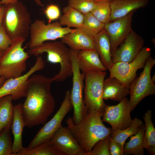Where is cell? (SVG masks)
Listing matches in <instances>:
<instances>
[{
	"label": "cell",
	"instance_id": "cell-1",
	"mask_svg": "<svg viewBox=\"0 0 155 155\" xmlns=\"http://www.w3.org/2000/svg\"><path fill=\"white\" fill-rule=\"evenodd\" d=\"M53 78L33 74L26 86V99L22 104L25 127L31 128L44 124L53 112L55 102L51 92Z\"/></svg>",
	"mask_w": 155,
	"mask_h": 155
},
{
	"label": "cell",
	"instance_id": "cell-2",
	"mask_svg": "<svg viewBox=\"0 0 155 155\" xmlns=\"http://www.w3.org/2000/svg\"><path fill=\"white\" fill-rule=\"evenodd\" d=\"M103 114L97 111L88 110L87 114L78 123H74L71 117L66 120L67 127L84 155L91 151L97 142L111 133V129L106 127L103 123L101 119Z\"/></svg>",
	"mask_w": 155,
	"mask_h": 155
},
{
	"label": "cell",
	"instance_id": "cell-3",
	"mask_svg": "<svg viewBox=\"0 0 155 155\" xmlns=\"http://www.w3.org/2000/svg\"><path fill=\"white\" fill-rule=\"evenodd\" d=\"M70 51L61 41H54L44 42L40 46L30 48L28 53L36 57L46 53L48 62L59 64L60 71L53 78L54 81L62 82L72 75Z\"/></svg>",
	"mask_w": 155,
	"mask_h": 155
},
{
	"label": "cell",
	"instance_id": "cell-4",
	"mask_svg": "<svg viewBox=\"0 0 155 155\" xmlns=\"http://www.w3.org/2000/svg\"><path fill=\"white\" fill-rule=\"evenodd\" d=\"M26 38L18 37L12 40L9 47L4 52L0 61V77L6 79L23 75L26 68L30 54L22 47Z\"/></svg>",
	"mask_w": 155,
	"mask_h": 155
},
{
	"label": "cell",
	"instance_id": "cell-5",
	"mask_svg": "<svg viewBox=\"0 0 155 155\" xmlns=\"http://www.w3.org/2000/svg\"><path fill=\"white\" fill-rule=\"evenodd\" d=\"M4 5L2 24L7 33L12 40L18 37L26 38L30 34L32 22L26 6L19 1Z\"/></svg>",
	"mask_w": 155,
	"mask_h": 155
},
{
	"label": "cell",
	"instance_id": "cell-6",
	"mask_svg": "<svg viewBox=\"0 0 155 155\" xmlns=\"http://www.w3.org/2000/svg\"><path fill=\"white\" fill-rule=\"evenodd\" d=\"M70 50L73 75L72 87L70 94L73 110L72 118L74 123L77 124L85 116L88 110L85 105L83 96L85 75L84 73H81L78 66V51L71 49Z\"/></svg>",
	"mask_w": 155,
	"mask_h": 155
},
{
	"label": "cell",
	"instance_id": "cell-7",
	"mask_svg": "<svg viewBox=\"0 0 155 155\" xmlns=\"http://www.w3.org/2000/svg\"><path fill=\"white\" fill-rule=\"evenodd\" d=\"M105 71H91L85 73L84 102L88 110L97 111L103 114L106 104L102 96Z\"/></svg>",
	"mask_w": 155,
	"mask_h": 155
},
{
	"label": "cell",
	"instance_id": "cell-8",
	"mask_svg": "<svg viewBox=\"0 0 155 155\" xmlns=\"http://www.w3.org/2000/svg\"><path fill=\"white\" fill-rule=\"evenodd\" d=\"M155 64V59L150 57L143 71L139 77L132 81L129 88L130 104L132 111L146 97L155 94V85L151 79V72Z\"/></svg>",
	"mask_w": 155,
	"mask_h": 155
},
{
	"label": "cell",
	"instance_id": "cell-9",
	"mask_svg": "<svg viewBox=\"0 0 155 155\" xmlns=\"http://www.w3.org/2000/svg\"><path fill=\"white\" fill-rule=\"evenodd\" d=\"M62 26L58 21L46 24L44 20H36L30 25L29 48L40 46L47 41L61 38L73 30Z\"/></svg>",
	"mask_w": 155,
	"mask_h": 155
},
{
	"label": "cell",
	"instance_id": "cell-10",
	"mask_svg": "<svg viewBox=\"0 0 155 155\" xmlns=\"http://www.w3.org/2000/svg\"><path fill=\"white\" fill-rule=\"evenodd\" d=\"M151 51L148 47H143L133 60L130 62H118L113 63L108 69L109 77L115 78L129 88L132 81L137 76V71L143 68Z\"/></svg>",
	"mask_w": 155,
	"mask_h": 155
},
{
	"label": "cell",
	"instance_id": "cell-11",
	"mask_svg": "<svg viewBox=\"0 0 155 155\" xmlns=\"http://www.w3.org/2000/svg\"><path fill=\"white\" fill-rule=\"evenodd\" d=\"M70 94V90L66 91L64 99L59 109L53 118L39 130L27 148H33L50 139L59 129L63 119L73 108Z\"/></svg>",
	"mask_w": 155,
	"mask_h": 155
},
{
	"label": "cell",
	"instance_id": "cell-12",
	"mask_svg": "<svg viewBox=\"0 0 155 155\" xmlns=\"http://www.w3.org/2000/svg\"><path fill=\"white\" fill-rule=\"evenodd\" d=\"M44 61L41 56L37 57L34 65L24 74L15 78L5 80L0 87V98L10 95L13 100L16 101L25 97L28 81L33 74L43 69Z\"/></svg>",
	"mask_w": 155,
	"mask_h": 155
},
{
	"label": "cell",
	"instance_id": "cell-13",
	"mask_svg": "<svg viewBox=\"0 0 155 155\" xmlns=\"http://www.w3.org/2000/svg\"><path fill=\"white\" fill-rule=\"evenodd\" d=\"M131 111L129 100L125 97L117 105L106 104L102 121L110 124L112 130L123 129L132 124Z\"/></svg>",
	"mask_w": 155,
	"mask_h": 155
},
{
	"label": "cell",
	"instance_id": "cell-14",
	"mask_svg": "<svg viewBox=\"0 0 155 155\" xmlns=\"http://www.w3.org/2000/svg\"><path fill=\"white\" fill-rule=\"evenodd\" d=\"M144 42L143 38L132 29L112 53L113 63L132 61L143 47Z\"/></svg>",
	"mask_w": 155,
	"mask_h": 155
},
{
	"label": "cell",
	"instance_id": "cell-15",
	"mask_svg": "<svg viewBox=\"0 0 155 155\" xmlns=\"http://www.w3.org/2000/svg\"><path fill=\"white\" fill-rule=\"evenodd\" d=\"M135 11H133L125 17L105 24L104 29L110 39L111 54L132 30V17Z\"/></svg>",
	"mask_w": 155,
	"mask_h": 155
},
{
	"label": "cell",
	"instance_id": "cell-16",
	"mask_svg": "<svg viewBox=\"0 0 155 155\" xmlns=\"http://www.w3.org/2000/svg\"><path fill=\"white\" fill-rule=\"evenodd\" d=\"M50 140L61 155H84L67 127L61 125Z\"/></svg>",
	"mask_w": 155,
	"mask_h": 155
},
{
	"label": "cell",
	"instance_id": "cell-17",
	"mask_svg": "<svg viewBox=\"0 0 155 155\" xmlns=\"http://www.w3.org/2000/svg\"><path fill=\"white\" fill-rule=\"evenodd\" d=\"M61 41L75 51L96 50L94 37L86 34L80 28L73 29L61 38Z\"/></svg>",
	"mask_w": 155,
	"mask_h": 155
},
{
	"label": "cell",
	"instance_id": "cell-18",
	"mask_svg": "<svg viewBox=\"0 0 155 155\" xmlns=\"http://www.w3.org/2000/svg\"><path fill=\"white\" fill-rule=\"evenodd\" d=\"M149 2V0H114L110 2V22L125 17L133 11L145 7Z\"/></svg>",
	"mask_w": 155,
	"mask_h": 155
},
{
	"label": "cell",
	"instance_id": "cell-19",
	"mask_svg": "<svg viewBox=\"0 0 155 155\" xmlns=\"http://www.w3.org/2000/svg\"><path fill=\"white\" fill-rule=\"evenodd\" d=\"M129 92V88L115 78L109 77L104 80L102 95L104 100L120 102Z\"/></svg>",
	"mask_w": 155,
	"mask_h": 155
},
{
	"label": "cell",
	"instance_id": "cell-20",
	"mask_svg": "<svg viewBox=\"0 0 155 155\" xmlns=\"http://www.w3.org/2000/svg\"><path fill=\"white\" fill-rule=\"evenodd\" d=\"M78 61L79 69L84 74L88 71H104L107 70L96 50L78 51Z\"/></svg>",
	"mask_w": 155,
	"mask_h": 155
},
{
	"label": "cell",
	"instance_id": "cell-21",
	"mask_svg": "<svg viewBox=\"0 0 155 155\" xmlns=\"http://www.w3.org/2000/svg\"><path fill=\"white\" fill-rule=\"evenodd\" d=\"M22 104L19 103L13 106V116L11 127L14 138L12 148L13 155H16L23 147L22 134L25 124L22 113Z\"/></svg>",
	"mask_w": 155,
	"mask_h": 155
},
{
	"label": "cell",
	"instance_id": "cell-22",
	"mask_svg": "<svg viewBox=\"0 0 155 155\" xmlns=\"http://www.w3.org/2000/svg\"><path fill=\"white\" fill-rule=\"evenodd\" d=\"M96 51L103 64L107 69L112 66L111 44L109 36L104 29L94 37Z\"/></svg>",
	"mask_w": 155,
	"mask_h": 155
},
{
	"label": "cell",
	"instance_id": "cell-23",
	"mask_svg": "<svg viewBox=\"0 0 155 155\" xmlns=\"http://www.w3.org/2000/svg\"><path fill=\"white\" fill-rule=\"evenodd\" d=\"M63 14L59 19L62 26L69 28H81L83 25L85 15L68 5L63 8Z\"/></svg>",
	"mask_w": 155,
	"mask_h": 155
},
{
	"label": "cell",
	"instance_id": "cell-24",
	"mask_svg": "<svg viewBox=\"0 0 155 155\" xmlns=\"http://www.w3.org/2000/svg\"><path fill=\"white\" fill-rule=\"evenodd\" d=\"M12 101L10 95L0 98V133L4 129H11L14 113Z\"/></svg>",
	"mask_w": 155,
	"mask_h": 155
},
{
	"label": "cell",
	"instance_id": "cell-25",
	"mask_svg": "<svg viewBox=\"0 0 155 155\" xmlns=\"http://www.w3.org/2000/svg\"><path fill=\"white\" fill-rule=\"evenodd\" d=\"M152 111L148 110L143 117L145 123L143 147L150 153L155 154V128L152 119Z\"/></svg>",
	"mask_w": 155,
	"mask_h": 155
},
{
	"label": "cell",
	"instance_id": "cell-26",
	"mask_svg": "<svg viewBox=\"0 0 155 155\" xmlns=\"http://www.w3.org/2000/svg\"><path fill=\"white\" fill-rule=\"evenodd\" d=\"M143 124V122L140 119L135 117L133 119L131 125L128 128L123 129L111 130L110 135V138L119 144L123 148L126 140L129 137L135 134Z\"/></svg>",
	"mask_w": 155,
	"mask_h": 155
},
{
	"label": "cell",
	"instance_id": "cell-27",
	"mask_svg": "<svg viewBox=\"0 0 155 155\" xmlns=\"http://www.w3.org/2000/svg\"><path fill=\"white\" fill-rule=\"evenodd\" d=\"M145 130V125L140 128L138 132L130 137L129 141L123 147L124 154L144 155L143 141Z\"/></svg>",
	"mask_w": 155,
	"mask_h": 155
},
{
	"label": "cell",
	"instance_id": "cell-28",
	"mask_svg": "<svg viewBox=\"0 0 155 155\" xmlns=\"http://www.w3.org/2000/svg\"><path fill=\"white\" fill-rule=\"evenodd\" d=\"M16 155H61L50 139L32 148L23 147Z\"/></svg>",
	"mask_w": 155,
	"mask_h": 155
},
{
	"label": "cell",
	"instance_id": "cell-29",
	"mask_svg": "<svg viewBox=\"0 0 155 155\" xmlns=\"http://www.w3.org/2000/svg\"><path fill=\"white\" fill-rule=\"evenodd\" d=\"M104 24L90 12L85 15L83 25L80 28L88 35L94 37L104 29Z\"/></svg>",
	"mask_w": 155,
	"mask_h": 155
},
{
	"label": "cell",
	"instance_id": "cell-30",
	"mask_svg": "<svg viewBox=\"0 0 155 155\" xmlns=\"http://www.w3.org/2000/svg\"><path fill=\"white\" fill-rule=\"evenodd\" d=\"M91 13L101 22L104 24L109 22L111 15L110 2L95 3Z\"/></svg>",
	"mask_w": 155,
	"mask_h": 155
},
{
	"label": "cell",
	"instance_id": "cell-31",
	"mask_svg": "<svg viewBox=\"0 0 155 155\" xmlns=\"http://www.w3.org/2000/svg\"><path fill=\"white\" fill-rule=\"evenodd\" d=\"M10 129H4L0 133V155H13Z\"/></svg>",
	"mask_w": 155,
	"mask_h": 155
},
{
	"label": "cell",
	"instance_id": "cell-32",
	"mask_svg": "<svg viewBox=\"0 0 155 155\" xmlns=\"http://www.w3.org/2000/svg\"><path fill=\"white\" fill-rule=\"evenodd\" d=\"M68 5L84 15L90 13L95 3L92 0H68Z\"/></svg>",
	"mask_w": 155,
	"mask_h": 155
},
{
	"label": "cell",
	"instance_id": "cell-33",
	"mask_svg": "<svg viewBox=\"0 0 155 155\" xmlns=\"http://www.w3.org/2000/svg\"><path fill=\"white\" fill-rule=\"evenodd\" d=\"M110 135L97 142L90 151L85 155H110L109 146Z\"/></svg>",
	"mask_w": 155,
	"mask_h": 155
},
{
	"label": "cell",
	"instance_id": "cell-34",
	"mask_svg": "<svg viewBox=\"0 0 155 155\" xmlns=\"http://www.w3.org/2000/svg\"><path fill=\"white\" fill-rule=\"evenodd\" d=\"M44 13L48 20V23L59 19L61 16L60 9L57 5L55 4L48 5L44 10Z\"/></svg>",
	"mask_w": 155,
	"mask_h": 155
},
{
	"label": "cell",
	"instance_id": "cell-35",
	"mask_svg": "<svg viewBox=\"0 0 155 155\" xmlns=\"http://www.w3.org/2000/svg\"><path fill=\"white\" fill-rule=\"evenodd\" d=\"M12 41L1 24L0 26V49L3 51L6 50L11 45Z\"/></svg>",
	"mask_w": 155,
	"mask_h": 155
},
{
	"label": "cell",
	"instance_id": "cell-36",
	"mask_svg": "<svg viewBox=\"0 0 155 155\" xmlns=\"http://www.w3.org/2000/svg\"><path fill=\"white\" fill-rule=\"evenodd\" d=\"M110 155H123V148L119 143L112 140L110 138L109 146Z\"/></svg>",
	"mask_w": 155,
	"mask_h": 155
},
{
	"label": "cell",
	"instance_id": "cell-37",
	"mask_svg": "<svg viewBox=\"0 0 155 155\" xmlns=\"http://www.w3.org/2000/svg\"><path fill=\"white\" fill-rule=\"evenodd\" d=\"M4 5H2L0 8V26L2 24L3 17L5 13Z\"/></svg>",
	"mask_w": 155,
	"mask_h": 155
},
{
	"label": "cell",
	"instance_id": "cell-38",
	"mask_svg": "<svg viewBox=\"0 0 155 155\" xmlns=\"http://www.w3.org/2000/svg\"><path fill=\"white\" fill-rule=\"evenodd\" d=\"M2 5H7L16 2L19 0H0Z\"/></svg>",
	"mask_w": 155,
	"mask_h": 155
},
{
	"label": "cell",
	"instance_id": "cell-39",
	"mask_svg": "<svg viewBox=\"0 0 155 155\" xmlns=\"http://www.w3.org/2000/svg\"><path fill=\"white\" fill-rule=\"evenodd\" d=\"M38 6L40 7L44 6V5L40 0H33Z\"/></svg>",
	"mask_w": 155,
	"mask_h": 155
},
{
	"label": "cell",
	"instance_id": "cell-40",
	"mask_svg": "<svg viewBox=\"0 0 155 155\" xmlns=\"http://www.w3.org/2000/svg\"><path fill=\"white\" fill-rule=\"evenodd\" d=\"M95 3H98L102 2H110L114 0H92Z\"/></svg>",
	"mask_w": 155,
	"mask_h": 155
},
{
	"label": "cell",
	"instance_id": "cell-41",
	"mask_svg": "<svg viewBox=\"0 0 155 155\" xmlns=\"http://www.w3.org/2000/svg\"><path fill=\"white\" fill-rule=\"evenodd\" d=\"M6 80V79L3 77H0V87L3 84Z\"/></svg>",
	"mask_w": 155,
	"mask_h": 155
},
{
	"label": "cell",
	"instance_id": "cell-42",
	"mask_svg": "<svg viewBox=\"0 0 155 155\" xmlns=\"http://www.w3.org/2000/svg\"><path fill=\"white\" fill-rule=\"evenodd\" d=\"M5 51H3L0 49V61Z\"/></svg>",
	"mask_w": 155,
	"mask_h": 155
},
{
	"label": "cell",
	"instance_id": "cell-43",
	"mask_svg": "<svg viewBox=\"0 0 155 155\" xmlns=\"http://www.w3.org/2000/svg\"><path fill=\"white\" fill-rule=\"evenodd\" d=\"M151 79L153 82L154 83L155 81V74H154L151 77Z\"/></svg>",
	"mask_w": 155,
	"mask_h": 155
},
{
	"label": "cell",
	"instance_id": "cell-44",
	"mask_svg": "<svg viewBox=\"0 0 155 155\" xmlns=\"http://www.w3.org/2000/svg\"><path fill=\"white\" fill-rule=\"evenodd\" d=\"M2 4L1 2V1L0 0V8L2 7Z\"/></svg>",
	"mask_w": 155,
	"mask_h": 155
},
{
	"label": "cell",
	"instance_id": "cell-45",
	"mask_svg": "<svg viewBox=\"0 0 155 155\" xmlns=\"http://www.w3.org/2000/svg\"></svg>",
	"mask_w": 155,
	"mask_h": 155
}]
</instances>
